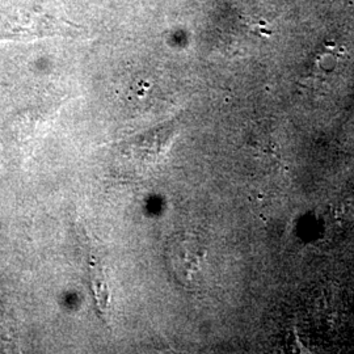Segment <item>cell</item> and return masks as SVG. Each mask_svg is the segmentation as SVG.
Returning <instances> with one entry per match:
<instances>
[{
  "mask_svg": "<svg viewBox=\"0 0 354 354\" xmlns=\"http://www.w3.org/2000/svg\"><path fill=\"white\" fill-rule=\"evenodd\" d=\"M169 253L172 256V264L176 266L177 273L183 277L198 270L205 257L203 247L190 239H178L172 244Z\"/></svg>",
  "mask_w": 354,
  "mask_h": 354,
  "instance_id": "1",
  "label": "cell"
}]
</instances>
